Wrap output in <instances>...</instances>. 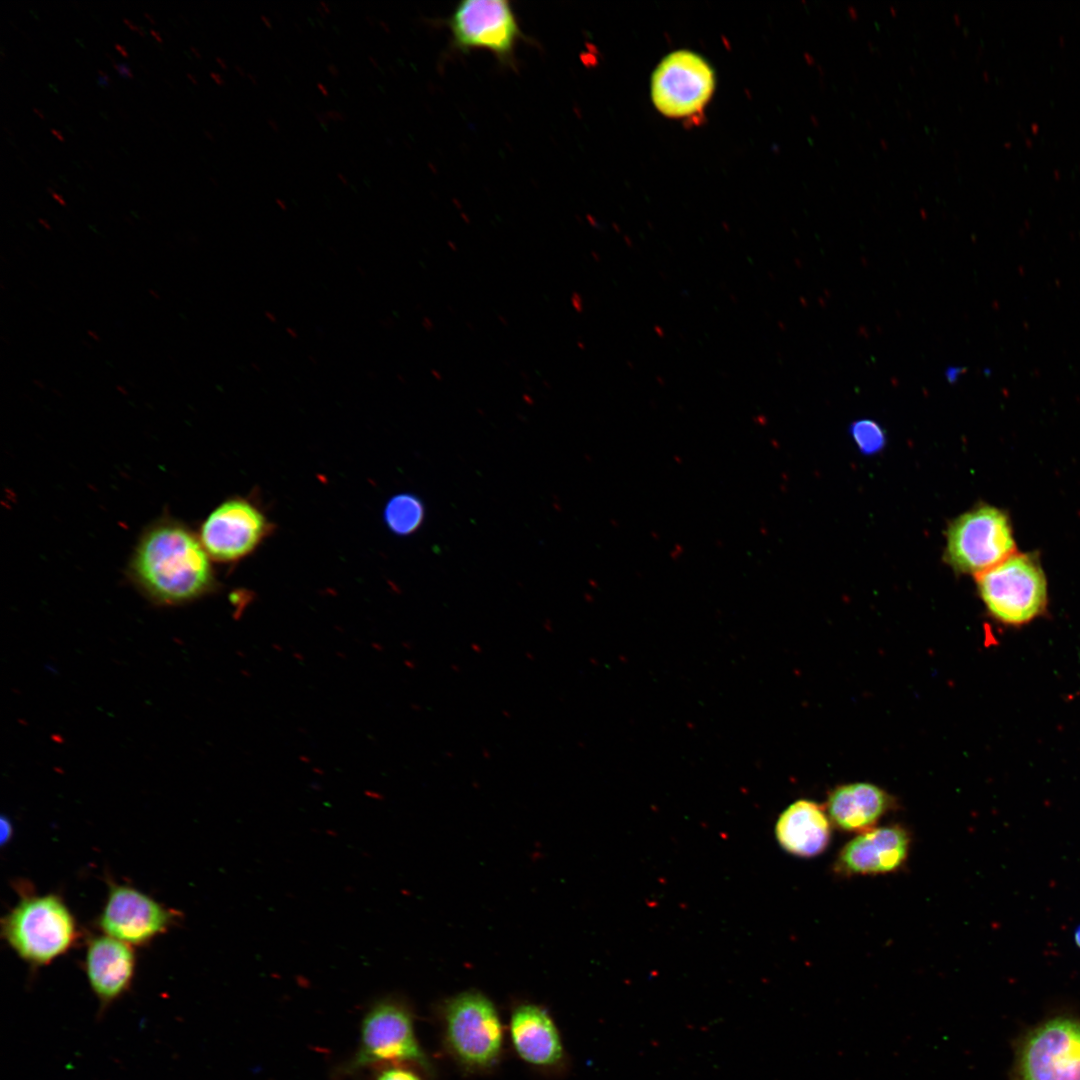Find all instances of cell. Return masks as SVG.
I'll return each instance as SVG.
<instances>
[{
  "mask_svg": "<svg viewBox=\"0 0 1080 1080\" xmlns=\"http://www.w3.org/2000/svg\"><path fill=\"white\" fill-rule=\"evenodd\" d=\"M246 76H247L248 80H249V81H250V82H251V83H252L253 85H257V84H258V79H257L256 75H254V74H252V73L248 72Z\"/></svg>",
  "mask_w": 1080,
  "mask_h": 1080,
  "instance_id": "obj_32",
  "label": "cell"
},
{
  "mask_svg": "<svg viewBox=\"0 0 1080 1080\" xmlns=\"http://www.w3.org/2000/svg\"><path fill=\"white\" fill-rule=\"evenodd\" d=\"M209 555L186 528L173 523L150 529L132 561L137 583L153 600L179 604L206 593L213 575Z\"/></svg>",
  "mask_w": 1080,
  "mask_h": 1080,
  "instance_id": "obj_1",
  "label": "cell"
},
{
  "mask_svg": "<svg viewBox=\"0 0 1080 1080\" xmlns=\"http://www.w3.org/2000/svg\"><path fill=\"white\" fill-rule=\"evenodd\" d=\"M59 178L66 182V179L62 175H59Z\"/></svg>",
  "mask_w": 1080,
  "mask_h": 1080,
  "instance_id": "obj_55",
  "label": "cell"
},
{
  "mask_svg": "<svg viewBox=\"0 0 1080 1080\" xmlns=\"http://www.w3.org/2000/svg\"><path fill=\"white\" fill-rule=\"evenodd\" d=\"M267 123H268L269 127H270V128H271V129L273 130V131H275V132H278V131H279V126H278V124L276 123V121H275L274 119H268V120H267Z\"/></svg>",
  "mask_w": 1080,
  "mask_h": 1080,
  "instance_id": "obj_31",
  "label": "cell"
},
{
  "mask_svg": "<svg viewBox=\"0 0 1080 1080\" xmlns=\"http://www.w3.org/2000/svg\"><path fill=\"white\" fill-rule=\"evenodd\" d=\"M33 111L36 112L41 118H44L43 114L36 108H33Z\"/></svg>",
  "mask_w": 1080,
  "mask_h": 1080,
  "instance_id": "obj_50",
  "label": "cell"
},
{
  "mask_svg": "<svg viewBox=\"0 0 1080 1080\" xmlns=\"http://www.w3.org/2000/svg\"><path fill=\"white\" fill-rule=\"evenodd\" d=\"M51 132H52V133H53V134H54V135H55V136H56V137H57V138H58L59 140H64V138L62 137V135H61V134H60V133H59V132H58L57 130H55V129H53V128H52V129H51Z\"/></svg>",
  "mask_w": 1080,
  "mask_h": 1080,
  "instance_id": "obj_40",
  "label": "cell"
},
{
  "mask_svg": "<svg viewBox=\"0 0 1080 1080\" xmlns=\"http://www.w3.org/2000/svg\"><path fill=\"white\" fill-rule=\"evenodd\" d=\"M38 221H39V223H41V224H42V226H44V227H45L46 229H50V226H49V224H48V223H47L46 221H44V220H43L42 218H39V219H38Z\"/></svg>",
  "mask_w": 1080,
  "mask_h": 1080,
  "instance_id": "obj_41",
  "label": "cell"
},
{
  "mask_svg": "<svg viewBox=\"0 0 1080 1080\" xmlns=\"http://www.w3.org/2000/svg\"><path fill=\"white\" fill-rule=\"evenodd\" d=\"M266 530V519L254 505L242 499H231L219 505L205 520L200 542L211 558L234 561L250 553Z\"/></svg>",
  "mask_w": 1080,
  "mask_h": 1080,
  "instance_id": "obj_11",
  "label": "cell"
},
{
  "mask_svg": "<svg viewBox=\"0 0 1080 1080\" xmlns=\"http://www.w3.org/2000/svg\"><path fill=\"white\" fill-rule=\"evenodd\" d=\"M977 587L990 613L1007 624L1028 622L1047 602L1045 575L1030 554L1014 553L978 574Z\"/></svg>",
  "mask_w": 1080,
  "mask_h": 1080,
  "instance_id": "obj_5",
  "label": "cell"
},
{
  "mask_svg": "<svg viewBox=\"0 0 1080 1080\" xmlns=\"http://www.w3.org/2000/svg\"><path fill=\"white\" fill-rule=\"evenodd\" d=\"M97 71L99 73V76L97 78V83L99 85H101V86L109 85L110 84V79H109L108 75L105 72H103L102 70H100V69H97Z\"/></svg>",
  "mask_w": 1080,
  "mask_h": 1080,
  "instance_id": "obj_23",
  "label": "cell"
},
{
  "mask_svg": "<svg viewBox=\"0 0 1080 1080\" xmlns=\"http://www.w3.org/2000/svg\"><path fill=\"white\" fill-rule=\"evenodd\" d=\"M909 849L910 836L902 826L874 827L841 849L834 869L845 876L893 872L904 864Z\"/></svg>",
  "mask_w": 1080,
  "mask_h": 1080,
  "instance_id": "obj_13",
  "label": "cell"
},
{
  "mask_svg": "<svg viewBox=\"0 0 1080 1080\" xmlns=\"http://www.w3.org/2000/svg\"><path fill=\"white\" fill-rule=\"evenodd\" d=\"M327 70H328V72H329V74H330L331 76H333V77H338V76H339V72H340V71H339V69H338V67H337L336 65H334V64H329V65L327 66Z\"/></svg>",
  "mask_w": 1080,
  "mask_h": 1080,
  "instance_id": "obj_27",
  "label": "cell"
},
{
  "mask_svg": "<svg viewBox=\"0 0 1080 1080\" xmlns=\"http://www.w3.org/2000/svg\"><path fill=\"white\" fill-rule=\"evenodd\" d=\"M234 67H235V70H236V71H237V72H238V73H239V74H240L241 76H245V75H247V74L245 73L244 69H243V68H242L241 66H239V65H235Z\"/></svg>",
  "mask_w": 1080,
  "mask_h": 1080,
  "instance_id": "obj_38",
  "label": "cell"
},
{
  "mask_svg": "<svg viewBox=\"0 0 1080 1080\" xmlns=\"http://www.w3.org/2000/svg\"><path fill=\"white\" fill-rule=\"evenodd\" d=\"M1073 940L1078 948H1080V925H1078L1073 932Z\"/></svg>",
  "mask_w": 1080,
  "mask_h": 1080,
  "instance_id": "obj_26",
  "label": "cell"
},
{
  "mask_svg": "<svg viewBox=\"0 0 1080 1080\" xmlns=\"http://www.w3.org/2000/svg\"><path fill=\"white\" fill-rule=\"evenodd\" d=\"M369 61L372 63L373 66H377V61L372 56L369 57Z\"/></svg>",
  "mask_w": 1080,
  "mask_h": 1080,
  "instance_id": "obj_45",
  "label": "cell"
},
{
  "mask_svg": "<svg viewBox=\"0 0 1080 1080\" xmlns=\"http://www.w3.org/2000/svg\"><path fill=\"white\" fill-rule=\"evenodd\" d=\"M210 76L214 79V81L218 85H224L225 84V81L223 80V78L221 77L220 74H218L216 72H210Z\"/></svg>",
  "mask_w": 1080,
  "mask_h": 1080,
  "instance_id": "obj_28",
  "label": "cell"
},
{
  "mask_svg": "<svg viewBox=\"0 0 1080 1080\" xmlns=\"http://www.w3.org/2000/svg\"><path fill=\"white\" fill-rule=\"evenodd\" d=\"M100 114H101V115H102L103 117L107 118L106 114H105V113H103V111H100Z\"/></svg>",
  "mask_w": 1080,
  "mask_h": 1080,
  "instance_id": "obj_54",
  "label": "cell"
},
{
  "mask_svg": "<svg viewBox=\"0 0 1080 1080\" xmlns=\"http://www.w3.org/2000/svg\"><path fill=\"white\" fill-rule=\"evenodd\" d=\"M1 824H2L1 825V829H2L1 842L5 843L8 839H10V836H11V833H12V827H11V823L7 819H4V818L2 819Z\"/></svg>",
  "mask_w": 1080,
  "mask_h": 1080,
  "instance_id": "obj_21",
  "label": "cell"
},
{
  "mask_svg": "<svg viewBox=\"0 0 1080 1080\" xmlns=\"http://www.w3.org/2000/svg\"><path fill=\"white\" fill-rule=\"evenodd\" d=\"M186 75L194 84H197V81L193 75H191L189 72H187Z\"/></svg>",
  "mask_w": 1080,
  "mask_h": 1080,
  "instance_id": "obj_42",
  "label": "cell"
},
{
  "mask_svg": "<svg viewBox=\"0 0 1080 1080\" xmlns=\"http://www.w3.org/2000/svg\"><path fill=\"white\" fill-rule=\"evenodd\" d=\"M65 127H66V128H67V129L69 130V131H71V132H72V129L70 128V126H68V125H65Z\"/></svg>",
  "mask_w": 1080,
  "mask_h": 1080,
  "instance_id": "obj_56",
  "label": "cell"
},
{
  "mask_svg": "<svg viewBox=\"0 0 1080 1080\" xmlns=\"http://www.w3.org/2000/svg\"><path fill=\"white\" fill-rule=\"evenodd\" d=\"M323 115H324L327 123H329L330 121L343 122V121L346 120L345 114H343V113H341L339 111H336V110H328V111L324 112Z\"/></svg>",
  "mask_w": 1080,
  "mask_h": 1080,
  "instance_id": "obj_20",
  "label": "cell"
},
{
  "mask_svg": "<svg viewBox=\"0 0 1080 1080\" xmlns=\"http://www.w3.org/2000/svg\"><path fill=\"white\" fill-rule=\"evenodd\" d=\"M512 1046L519 1058L542 1072H560L567 1056L556 1023L546 1008L533 1002L515 1005L509 1019Z\"/></svg>",
  "mask_w": 1080,
  "mask_h": 1080,
  "instance_id": "obj_12",
  "label": "cell"
},
{
  "mask_svg": "<svg viewBox=\"0 0 1080 1080\" xmlns=\"http://www.w3.org/2000/svg\"><path fill=\"white\" fill-rule=\"evenodd\" d=\"M831 824L825 807L811 800H797L779 816L776 838L781 847L792 855L817 856L830 842Z\"/></svg>",
  "mask_w": 1080,
  "mask_h": 1080,
  "instance_id": "obj_16",
  "label": "cell"
},
{
  "mask_svg": "<svg viewBox=\"0 0 1080 1080\" xmlns=\"http://www.w3.org/2000/svg\"><path fill=\"white\" fill-rule=\"evenodd\" d=\"M114 47H115V48H116V49H117V50H118L119 52H121V53H122V55H123L124 57H127V53L125 52L124 48H123V47H122L121 45H119V44H114Z\"/></svg>",
  "mask_w": 1080,
  "mask_h": 1080,
  "instance_id": "obj_36",
  "label": "cell"
},
{
  "mask_svg": "<svg viewBox=\"0 0 1080 1080\" xmlns=\"http://www.w3.org/2000/svg\"><path fill=\"white\" fill-rule=\"evenodd\" d=\"M894 800L877 785H839L828 795L825 810L831 823L846 832L868 831L893 807Z\"/></svg>",
  "mask_w": 1080,
  "mask_h": 1080,
  "instance_id": "obj_15",
  "label": "cell"
},
{
  "mask_svg": "<svg viewBox=\"0 0 1080 1080\" xmlns=\"http://www.w3.org/2000/svg\"><path fill=\"white\" fill-rule=\"evenodd\" d=\"M123 21H124V22H125V23H126V24H127V25H128V26H129L130 28H131V29H133V30H138V26L134 25V24H133V23H132V22H131L130 20H128L127 18H123Z\"/></svg>",
  "mask_w": 1080,
  "mask_h": 1080,
  "instance_id": "obj_35",
  "label": "cell"
},
{
  "mask_svg": "<svg viewBox=\"0 0 1080 1080\" xmlns=\"http://www.w3.org/2000/svg\"><path fill=\"white\" fill-rule=\"evenodd\" d=\"M52 196H53V198H54V199H55V200H56L57 202H59V203H60L61 205H65V202H64V200H63V199H62V198H61V197H60V196H59V195H58V194H57L56 192H53V193H52Z\"/></svg>",
  "mask_w": 1080,
  "mask_h": 1080,
  "instance_id": "obj_34",
  "label": "cell"
},
{
  "mask_svg": "<svg viewBox=\"0 0 1080 1080\" xmlns=\"http://www.w3.org/2000/svg\"><path fill=\"white\" fill-rule=\"evenodd\" d=\"M714 89L713 71L699 55L686 50L666 56L651 81L656 108L674 118H686L703 110Z\"/></svg>",
  "mask_w": 1080,
  "mask_h": 1080,
  "instance_id": "obj_10",
  "label": "cell"
},
{
  "mask_svg": "<svg viewBox=\"0 0 1080 1080\" xmlns=\"http://www.w3.org/2000/svg\"><path fill=\"white\" fill-rule=\"evenodd\" d=\"M1010 521L998 508L981 505L955 519L947 531L945 558L962 573L976 576L1014 554Z\"/></svg>",
  "mask_w": 1080,
  "mask_h": 1080,
  "instance_id": "obj_6",
  "label": "cell"
},
{
  "mask_svg": "<svg viewBox=\"0 0 1080 1080\" xmlns=\"http://www.w3.org/2000/svg\"><path fill=\"white\" fill-rule=\"evenodd\" d=\"M455 49L490 51L503 65H514L515 48L522 37L516 15L506 0L460 2L447 20Z\"/></svg>",
  "mask_w": 1080,
  "mask_h": 1080,
  "instance_id": "obj_8",
  "label": "cell"
},
{
  "mask_svg": "<svg viewBox=\"0 0 1080 1080\" xmlns=\"http://www.w3.org/2000/svg\"><path fill=\"white\" fill-rule=\"evenodd\" d=\"M413 1016L408 1004L398 998L375 1002L362 1020L359 1046L346 1071L409 1065L431 1076L433 1066L416 1037Z\"/></svg>",
  "mask_w": 1080,
  "mask_h": 1080,
  "instance_id": "obj_4",
  "label": "cell"
},
{
  "mask_svg": "<svg viewBox=\"0 0 1080 1080\" xmlns=\"http://www.w3.org/2000/svg\"><path fill=\"white\" fill-rule=\"evenodd\" d=\"M88 333H89L90 335H92V337H93L94 339H97V340H98L97 334H94V333H92V331H89Z\"/></svg>",
  "mask_w": 1080,
  "mask_h": 1080,
  "instance_id": "obj_51",
  "label": "cell"
},
{
  "mask_svg": "<svg viewBox=\"0 0 1080 1080\" xmlns=\"http://www.w3.org/2000/svg\"><path fill=\"white\" fill-rule=\"evenodd\" d=\"M104 54H105V55H106V56H107V57H108V58H109V59L111 60V62H112V63H113V65H114V64H115V62H114V59L112 58V56H111V55H110L109 53H107V52H105Z\"/></svg>",
  "mask_w": 1080,
  "mask_h": 1080,
  "instance_id": "obj_49",
  "label": "cell"
},
{
  "mask_svg": "<svg viewBox=\"0 0 1080 1080\" xmlns=\"http://www.w3.org/2000/svg\"><path fill=\"white\" fill-rule=\"evenodd\" d=\"M260 19H261L262 23H263V24H264V25H265V26H266V27H267L268 29H272V27H273V26H272V23H271V21L269 20V18H268L267 16H265V15H261V16H260Z\"/></svg>",
  "mask_w": 1080,
  "mask_h": 1080,
  "instance_id": "obj_30",
  "label": "cell"
},
{
  "mask_svg": "<svg viewBox=\"0 0 1080 1080\" xmlns=\"http://www.w3.org/2000/svg\"><path fill=\"white\" fill-rule=\"evenodd\" d=\"M180 912L141 890L108 881V894L96 925L110 937L132 947H143L181 920Z\"/></svg>",
  "mask_w": 1080,
  "mask_h": 1080,
  "instance_id": "obj_7",
  "label": "cell"
},
{
  "mask_svg": "<svg viewBox=\"0 0 1080 1080\" xmlns=\"http://www.w3.org/2000/svg\"><path fill=\"white\" fill-rule=\"evenodd\" d=\"M48 85H49V86H50V87H51V88H52V89H53L54 91H56V88H55V86H54L53 84L49 83Z\"/></svg>",
  "mask_w": 1080,
  "mask_h": 1080,
  "instance_id": "obj_53",
  "label": "cell"
},
{
  "mask_svg": "<svg viewBox=\"0 0 1080 1080\" xmlns=\"http://www.w3.org/2000/svg\"><path fill=\"white\" fill-rule=\"evenodd\" d=\"M337 178H338V179L340 180V182H341L342 184H344V185H347V184H348V180H347V178H346V177H345V175H343L342 173H337Z\"/></svg>",
  "mask_w": 1080,
  "mask_h": 1080,
  "instance_id": "obj_33",
  "label": "cell"
},
{
  "mask_svg": "<svg viewBox=\"0 0 1080 1080\" xmlns=\"http://www.w3.org/2000/svg\"><path fill=\"white\" fill-rule=\"evenodd\" d=\"M144 15H145V16H146V17H147V18H148V19H149V20H150V21H151L152 23H154V22H155V21H154V19H153V18H152V17H151V16H150V15H149L148 13L144 12Z\"/></svg>",
  "mask_w": 1080,
  "mask_h": 1080,
  "instance_id": "obj_48",
  "label": "cell"
},
{
  "mask_svg": "<svg viewBox=\"0 0 1080 1080\" xmlns=\"http://www.w3.org/2000/svg\"><path fill=\"white\" fill-rule=\"evenodd\" d=\"M20 888L19 900L1 919V936L32 968L47 966L77 944V920L60 895Z\"/></svg>",
  "mask_w": 1080,
  "mask_h": 1080,
  "instance_id": "obj_2",
  "label": "cell"
},
{
  "mask_svg": "<svg viewBox=\"0 0 1080 1080\" xmlns=\"http://www.w3.org/2000/svg\"><path fill=\"white\" fill-rule=\"evenodd\" d=\"M276 202L279 206H281L282 209H285V205L280 199H277Z\"/></svg>",
  "mask_w": 1080,
  "mask_h": 1080,
  "instance_id": "obj_47",
  "label": "cell"
},
{
  "mask_svg": "<svg viewBox=\"0 0 1080 1080\" xmlns=\"http://www.w3.org/2000/svg\"><path fill=\"white\" fill-rule=\"evenodd\" d=\"M317 10H318V11H319V12H320L321 14H325V15H327V14H330V7H329L328 3L324 2V1H321V2L319 3V5H318V7H317Z\"/></svg>",
  "mask_w": 1080,
  "mask_h": 1080,
  "instance_id": "obj_24",
  "label": "cell"
},
{
  "mask_svg": "<svg viewBox=\"0 0 1080 1080\" xmlns=\"http://www.w3.org/2000/svg\"><path fill=\"white\" fill-rule=\"evenodd\" d=\"M1021 1080H1080V1021L1057 1017L1035 1027L1018 1054Z\"/></svg>",
  "mask_w": 1080,
  "mask_h": 1080,
  "instance_id": "obj_9",
  "label": "cell"
},
{
  "mask_svg": "<svg viewBox=\"0 0 1080 1080\" xmlns=\"http://www.w3.org/2000/svg\"><path fill=\"white\" fill-rule=\"evenodd\" d=\"M210 180H211V181H212V182H213V183H214L215 185H217V180H215V179H214L213 177H210Z\"/></svg>",
  "mask_w": 1080,
  "mask_h": 1080,
  "instance_id": "obj_52",
  "label": "cell"
},
{
  "mask_svg": "<svg viewBox=\"0 0 1080 1080\" xmlns=\"http://www.w3.org/2000/svg\"><path fill=\"white\" fill-rule=\"evenodd\" d=\"M190 49H191V51H192V52H193V53L195 54V56H196L197 58H200V57H201V56H200V54L198 53V51H197V50L195 49V47H194V46H190Z\"/></svg>",
  "mask_w": 1080,
  "mask_h": 1080,
  "instance_id": "obj_43",
  "label": "cell"
},
{
  "mask_svg": "<svg viewBox=\"0 0 1080 1080\" xmlns=\"http://www.w3.org/2000/svg\"><path fill=\"white\" fill-rule=\"evenodd\" d=\"M113 66L122 77H133L132 72L126 63H115Z\"/></svg>",
  "mask_w": 1080,
  "mask_h": 1080,
  "instance_id": "obj_22",
  "label": "cell"
},
{
  "mask_svg": "<svg viewBox=\"0 0 1080 1080\" xmlns=\"http://www.w3.org/2000/svg\"><path fill=\"white\" fill-rule=\"evenodd\" d=\"M959 372L960 370L957 368H950L947 370L946 376L949 378L950 381H954Z\"/></svg>",
  "mask_w": 1080,
  "mask_h": 1080,
  "instance_id": "obj_25",
  "label": "cell"
},
{
  "mask_svg": "<svg viewBox=\"0 0 1080 1080\" xmlns=\"http://www.w3.org/2000/svg\"><path fill=\"white\" fill-rule=\"evenodd\" d=\"M850 432L858 448L865 454L879 451L885 443L883 430L872 420L863 419L854 422Z\"/></svg>",
  "mask_w": 1080,
  "mask_h": 1080,
  "instance_id": "obj_18",
  "label": "cell"
},
{
  "mask_svg": "<svg viewBox=\"0 0 1080 1080\" xmlns=\"http://www.w3.org/2000/svg\"><path fill=\"white\" fill-rule=\"evenodd\" d=\"M204 134H205V135H206V136H207V137H208V138H209L210 140H214V138H213L212 134H211V133H210L209 131H207V130H204Z\"/></svg>",
  "mask_w": 1080,
  "mask_h": 1080,
  "instance_id": "obj_44",
  "label": "cell"
},
{
  "mask_svg": "<svg viewBox=\"0 0 1080 1080\" xmlns=\"http://www.w3.org/2000/svg\"><path fill=\"white\" fill-rule=\"evenodd\" d=\"M317 88H318V90L320 91V93H321V94H322L323 96H325V97L329 96V91H328V88H327V87H326V86H325L324 84H322V83H317Z\"/></svg>",
  "mask_w": 1080,
  "mask_h": 1080,
  "instance_id": "obj_29",
  "label": "cell"
},
{
  "mask_svg": "<svg viewBox=\"0 0 1080 1080\" xmlns=\"http://www.w3.org/2000/svg\"><path fill=\"white\" fill-rule=\"evenodd\" d=\"M216 61H217V62L219 63V65H220V66H221V67H222L223 69H227V65H226V62H225L224 60H222V59H221L220 57L216 56Z\"/></svg>",
  "mask_w": 1080,
  "mask_h": 1080,
  "instance_id": "obj_37",
  "label": "cell"
},
{
  "mask_svg": "<svg viewBox=\"0 0 1080 1080\" xmlns=\"http://www.w3.org/2000/svg\"><path fill=\"white\" fill-rule=\"evenodd\" d=\"M447 1054L464 1071L488 1072L501 1060L504 1027L493 1001L475 989L443 1000L438 1008Z\"/></svg>",
  "mask_w": 1080,
  "mask_h": 1080,
  "instance_id": "obj_3",
  "label": "cell"
},
{
  "mask_svg": "<svg viewBox=\"0 0 1080 1080\" xmlns=\"http://www.w3.org/2000/svg\"><path fill=\"white\" fill-rule=\"evenodd\" d=\"M150 33L155 36V38L157 39L158 42H160V43L162 42V39H161L160 35L155 30L151 29Z\"/></svg>",
  "mask_w": 1080,
  "mask_h": 1080,
  "instance_id": "obj_39",
  "label": "cell"
},
{
  "mask_svg": "<svg viewBox=\"0 0 1080 1080\" xmlns=\"http://www.w3.org/2000/svg\"><path fill=\"white\" fill-rule=\"evenodd\" d=\"M84 970L104 1012L129 991L136 970L135 951L106 934L93 935L87 940Z\"/></svg>",
  "mask_w": 1080,
  "mask_h": 1080,
  "instance_id": "obj_14",
  "label": "cell"
},
{
  "mask_svg": "<svg viewBox=\"0 0 1080 1080\" xmlns=\"http://www.w3.org/2000/svg\"><path fill=\"white\" fill-rule=\"evenodd\" d=\"M424 505L413 494L402 493L393 496L384 508L386 526L396 535L406 536L414 533L423 523Z\"/></svg>",
  "mask_w": 1080,
  "mask_h": 1080,
  "instance_id": "obj_17",
  "label": "cell"
},
{
  "mask_svg": "<svg viewBox=\"0 0 1080 1080\" xmlns=\"http://www.w3.org/2000/svg\"><path fill=\"white\" fill-rule=\"evenodd\" d=\"M138 32H139V33H140L141 35H144V33H145V28H144L143 26H140V27H138Z\"/></svg>",
  "mask_w": 1080,
  "mask_h": 1080,
  "instance_id": "obj_46",
  "label": "cell"
},
{
  "mask_svg": "<svg viewBox=\"0 0 1080 1080\" xmlns=\"http://www.w3.org/2000/svg\"><path fill=\"white\" fill-rule=\"evenodd\" d=\"M426 1075V1074H425ZM375 1080H425L424 1073L409 1065H388L377 1069Z\"/></svg>",
  "mask_w": 1080,
  "mask_h": 1080,
  "instance_id": "obj_19",
  "label": "cell"
}]
</instances>
